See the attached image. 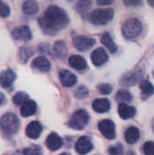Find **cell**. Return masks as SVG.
<instances>
[{"mask_svg": "<svg viewBox=\"0 0 154 155\" xmlns=\"http://www.w3.org/2000/svg\"><path fill=\"white\" fill-rule=\"evenodd\" d=\"M73 44L79 52H85L90 48H92L96 44V40L93 37L78 35L74 37Z\"/></svg>", "mask_w": 154, "mask_h": 155, "instance_id": "8992f818", "label": "cell"}, {"mask_svg": "<svg viewBox=\"0 0 154 155\" xmlns=\"http://www.w3.org/2000/svg\"><path fill=\"white\" fill-rule=\"evenodd\" d=\"M143 95L146 98L150 97L154 94V86L149 81H143L140 84Z\"/></svg>", "mask_w": 154, "mask_h": 155, "instance_id": "4316f807", "label": "cell"}, {"mask_svg": "<svg viewBox=\"0 0 154 155\" xmlns=\"http://www.w3.org/2000/svg\"><path fill=\"white\" fill-rule=\"evenodd\" d=\"M39 5L35 0H26L23 5V11L25 15H34L38 12Z\"/></svg>", "mask_w": 154, "mask_h": 155, "instance_id": "603a6c76", "label": "cell"}, {"mask_svg": "<svg viewBox=\"0 0 154 155\" xmlns=\"http://www.w3.org/2000/svg\"><path fill=\"white\" fill-rule=\"evenodd\" d=\"M125 140L129 144H133L137 143V141L140 139V131L137 127L135 126H131L129 127L126 132H125Z\"/></svg>", "mask_w": 154, "mask_h": 155, "instance_id": "44dd1931", "label": "cell"}, {"mask_svg": "<svg viewBox=\"0 0 154 155\" xmlns=\"http://www.w3.org/2000/svg\"><path fill=\"white\" fill-rule=\"evenodd\" d=\"M148 2L152 6H154V0H148Z\"/></svg>", "mask_w": 154, "mask_h": 155, "instance_id": "ab89813d", "label": "cell"}, {"mask_svg": "<svg viewBox=\"0 0 154 155\" xmlns=\"http://www.w3.org/2000/svg\"><path fill=\"white\" fill-rule=\"evenodd\" d=\"M45 143L50 151L55 152L61 149V147L63 146V140L56 133H51L46 138Z\"/></svg>", "mask_w": 154, "mask_h": 155, "instance_id": "7c38bea8", "label": "cell"}, {"mask_svg": "<svg viewBox=\"0 0 154 155\" xmlns=\"http://www.w3.org/2000/svg\"><path fill=\"white\" fill-rule=\"evenodd\" d=\"M38 21L44 33L52 35L68 25L69 17L63 8L56 5H51Z\"/></svg>", "mask_w": 154, "mask_h": 155, "instance_id": "6da1fadb", "label": "cell"}, {"mask_svg": "<svg viewBox=\"0 0 154 155\" xmlns=\"http://www.w3.org/2000/svg\"><path fill=\"white\" fill-rule=\"evenodd\" d=\"M114 12L111 8L95 9L91 14V21L95 25H105L113 20Z\"/></svg>", "mask_w": 154, "mask_h": 155, "instance_id": "277c9868", "label": "cell"}, {"mask_svg": "<svg viewBox=\"0 0 154 155\" xmlns=\"http://www.w3.org/2000/svg\"><path fill=\"white\" fill-rule=\"evenodd\" d=\"M108 153L113 155L121 154V153H123V146L121 144H116V145L111 146L108 150Z\"/></svg>", "mask_w": 154, "mask_h": 155, "instance_id": "836d02e7", "label": "cell"}, {"mask_svg": "<svg viewBox=\"0 0 154 155\" xmlns=\"http://www.w3.org/2000/svg\"><path fill=\"white\" fill-rule=\"evenodd\" d=\"M32 65L41 72H48L51 69V64L44 56H38L34 58Z\"/></svg>", "mask_w": 154, "mask_h": 155, "instance_id": "ffe728a7", "label": "cell"}, {"mask_svg": "<svg viewBox=\"0 0 154 155\" xmlns=\"http://www.w3.org/2000/svg\"><path fill=\"white\" fill-rule=\"evenodd\" d=\"M36 109H37L36 103L34 100L28 99L21 105L20 114L23 117H28L34 115L36 112Z\"/></svg>", "mask_w": 154, "mask_h": 155, "instance_id": "2e32d148", "label": "cell"}, {"mask_svg": "<svg viewBox=\"0 0 154 155\" xmlns=\"http://www.w3.org/2000/svg\"><path fill=\"white\" fill-rule=\"evenodd\" d=\"M99 131L101 134L109 140H113L116 136V129H115V124L113 121L109 119L103 120L99 123L98 124Z\"/></svg>", "mask_w": 154, "mask_h": 155, "instance_id": "52a82bcc", "label": "cell"}, {"mask_svg": "<svg viewBox=\"0 0 154 155\" xmlns=\"http://www.w3.org/2000/svg\"><path fill=\"white\" fill-rule=\"evenodd\" d=\"M143 72H130L123 75V77L120 80V84L125 87H131L135 84H137L141 79L143 78Z\"/></svg>", "mask_w": 154, "mask_h": 155, "instance_id": "ba28073f", "label": "cell"}, {"mask_svg": "<svg viewBox=\"0 0 154 155\" xmlns=\"http://www.w3.org/2000/svg\"><path fill=\"white\" fill-rule=\"evenodd\" d=\"M48 49H49V45L48 44H43V45H40V51H42L43 53H49Z\"/></svg>", "mask_w": 154, "mask_h": 155, "instance_id": "74e56055", "label": "cell"}, {"mask_svg": "<svg viewBox=\"0 0 154 155\" xmlns=\"http://www.w3.org/2000/svg\"><path fill=\"white\" fill-rule=\"evenodd\" d=\"M101 42L112 54H114L118 50L117 45L113 42V38H112V36L110 35L109 33H104L103 35V36L101 38Z\"/></svg>", "mask_w": 154, "mask_h": 155, "instance_id": "7402d4cb", "label": "cell"}, {"mask_svg": "<svg viewBox=\"0 0 154 155\" xmlns=\"http://www.w3.org/2000/svg\"><path fill=\"white\" fill-rule=\"evenodd\" d=\"M43 132V126L41 125V124L39 122L34 121L31 122L25 130V134L27 135V137L31 138V139H37L40 137L41 134Z\"/></svg>", "mask_w": 154, "mask_h": 155, "instance_id": "9a60e30c", "label": "cell"}, {"mask_svg": "<svg viewBox=\"0 0 154 155\" xmlns=\"http://www.w3.org/2000/svg\"><path fill=\"white\" fill-rule=\"evenodd\" d=\"M90 5V2H87V0H81V2H79V4L77 5L76 8L78 11H84L85 9L88 8Z\"/></svg>", "mask_w": 154, "mask_h": 155, "instance_id": "d590c367", "label": "cell"}, {"mask_svg": "<svg viewBox=\"0 0 154 155\" xmlns=\"http://www.w3.org/2000/svg\"><path fill=\"white\" fill-rule=\"evenodd\" d=\"M5 103V96L3 93L0 92V106L3 105Z\"/></svg>", "mask_w": 154, "mask_h": 155, "instance_id": "f35d334b", "label": "cell"}, {"mask_svg": "<svg viewBox=\"0 0 154 155\" xmlns=\"http://www.w3.org/2000/svg\"><path fill=\"white\" fill-rule=\"evenodd\" d=\"M98 90L99 92L102 94H109L112 93V90H113V87L108 84H102L98 86Z\"/></svg>", "mask_w": 154, "mask_h": 155, "instance_id": "1f68e13d", "label": "cell"}, {"mask_svg": "<svg viewBox=\"0 0 154 155\" xmlns=\"http://www.w3.org/2000/svg\"><path fill=\"white\" fill-rule=\"evenodd\" d=\"M152 130L154 131V119L152 120Z\"/></svg>", "mask_w": 154, "mask_h": 155, "instance_id": "60d3db41", "label": "cell"}, {"mask_svg": "<svg viewBox=\"0 0 154 155\" xmlns=\"http://www.w3.org/2000/svg\"><path fill=\"white\" fill-rule=\"evenodd\" d=\"M33 50L29 47L23 46L18 50V59L22 64H25L33 55Z\"/></svg>", "mask_w": 154, "mask_h": 155, "instance_id": "d4e9b609", "label": "cell"}, {"mask_svg": "<svg viewBox=\"0 0 154 155\" xmlns=\"http://www.w3.org/2000/svg\"><path fill=\"white\" fill-rule=\"evenodd\" d=\"M93 109L99 113V114H104L108 112L111 108V104L108 99L106 98H100L96 99L93 102Z\"/></svg>", "mask_w": 154, "mask_h": 155, "instance_id": "ac0fdd59", "label": "cell"}, {"mask_svg": "<svg viewBox=\"0 0 154 155\" xmlns=\"http://www.w3.org/2000/svg\"><path fill=\"white\" fill-rule=\"evenodd\" d=\"M143 153L146 155H154V142H147L144 143Z\"/></svg>", "mask_w": 154, "mask_h": 155, "instance_id": "4dcf8cb0", "label": "cell"}, {"mask_svg": "<svg viewBox=\"0 0 154 155\" xmlns=\"http://www.w3.org/2000/svg\"><path fill=\"white\" fill-rule=\"evenodd\" d=\"M69 64L74 68L75 70H78V71H83L84 69H86L87 67V63L85 61V59L84 57H82L81 55H72L70 56L69 58Z\"/></svg>", "mask_w": 154, "mask_h": 155, "instance_id": "d6986e66", "label": "cell"}, {"mask_svg": "<svg viewBox=\"0 0 154 155\" xmlns=\"http://www.w3.org/2000/svg\"><path fill=\"white\" fill-rule=\"evenodd\" d=\"M29 99V96L25 92H19L15 94L13 97V103L16 105H22L25 101Z\"/></svg>", "mask_w": 154, "mask_h": 155, "instance_id": "83f0119b", "label": "cell"}, {"mask_svg": "<svg viewBox=\"0 0 154 155\" xmlns=\"http://www.w3.org/2000/svg\"><path fill=\"white\" fill-rule=\"evenodd\" d=\"M89 118L90 116L86 111L79 110L72 115L68 124L72 129L80 131V130H83L85 127V125L88 124Z\"/></svg>", "mask_w": 154, "mask_h": 155, "instance_id": "5b68a950", "label": "cell"}, {"mask_svg": "<svg viewBox=\"0 0 154 155\" xmlns=\"http://www.w3.org/2000/svg\"><path fill=\"white\" fill-rule=\"evenodd\" d=\"M115 99L119 104H127L133 101V95L126 90H120L117 92Z\"/></svg>", "mask_w": 154, "mask_h": 155, "instance_id": "484cf974", "label": "cell"}, {"mask_svg": "<svg viewBox=\"0 0 154 155\" xmlns=\"http://www.w3.org/2000/svg\"><path fill=\"white\" fill-rule=\"evenodd\" d=\"M143 31L142 22L135 17L128 19L123 25L122 32L123 35L126 39H133L141 35Z\"/></svg>", "mask_w": 154, "mask_h": 155, "instance_id": "7a4b0ae2", "label": "cell"}, {"mask_svg": "<svg viewBox=\"0 0 154 155\" xmlns=\"http://www.w3.org/2000/svg\"><path fill=\"white\" fill-rule=\"evenodd\" d=\"M123 3L127 6H140L143 5V0H123Z\"/></svg>", "mask_w": 154, "mask_h": 155, "instance_id": "e575fe53", "label": "cell"}, {"mask_svg": "<svg viewBox=\"0 0 154 155\" xmlns=\"http://www.w3.org/2000/svg\"><path fill=\"white\" fill-rule=\"evenodd\" d=\"M93 145L87 136H83L75 143V150L79 154H87L93 151Z\"/></svg>", "mask_w": 154, "mask_h": 155, "instance_id": "30bf717a", "label": "cell"}, {"mask_svg": "<svg viewBox=\"0 0 154 155\" xmlns=\"http://www.w3.org/2000/svg\"><path fill=\"white\" fill-rule=\"evenodd\" d=\"M10 15V7L0 0V16L1 17H7Z\"/></svg>", "mask_w": 154, "mask_h": 155, "instance_id": "f546056e", "label": "cell"}, {"mask_svg": "<svg viewBox=\"0 0 154 155\" xmlns=\"http://www.w3.org/2000/svg\"><path fill=\"white\" fill-rule=\"evenodd\" d=\"M89 94V89L84 86V85H81L79 86L75 92H74V96L77 98V99H84L85 98L87 95Z\"/></svg>", "mask_w": 154, "mask_h": 155, "instance_id": "f1b7e54d", "label": "cell"}, {"mask_svg": "<svg viewBox=\"0 0 154 155\" xmlns=\"http://www.w3.org/2000/svg\"><path fill=\"white\" fill-rule=\"evenodd\" d=\"M61 83L65 87H72L77 83V77L74 74L68 70H62L59 73Z\"/></svg>", "mask_w": 154, "mask_h": 155, "instance_id": "5bb4252c", "label": "cell"}, {"mask_svg": "<svg viewBox=\"0 0 154 155\" xmlns=\"http://www.w3.org/2000/svg\"><path fill=\"white\" fill-rule=\"evenodd\" d=\"M19 125L20 123L17 116L10 113L5 114L0 121L1 129L7 135L15 134L19 130Z\"/></svg>", "mask_w": 154, "mask_h": 155, "instance_id": "3957f363", "label": "cell"}, {"mask_svg": "<svg viewBox=\"0 0 154 155\" xmlns=\"http://www.w3.org/2000/svg\"><path fill=\"white\" fill-rule=\"evenodd\" d=\"M24 154L25 155H36L42 153V151L39 147L37 146H34V147H29L24 150Z\"/></svg>", "mask_w": 154, "mask_h": 155, "instance_id": "d6a6232c", "label": "cell"}, {"mask_svg": "<svg viewBox=\"0 0 154 155\" xmlns=\"http://www.w3.org/2000/svg\"><path fill=\"white\" fill-rule=\"evenodd\" d=\"M118 113L122 119L128 120L135 116L136 109L133 106H130L126 104H120L118 107Z\"/></svg>", "mask_w": 154, "mask_h": 155, "instance_id": "e0dca14e", "label": "cell"}, {"mask_svg": "<svg viewBox=\"0 0 154 155\" xmlns=\"http://www.w3.org/2000/svg\"><path fill=\"white\" fill-rule=\"evenodd\" d=\"M54 52L55 55L61 59L64 58L67 54V46L64 41H57L54 45Z\"/></svg>", "mask_w": 154, "mask_h": 155, "instance_id": "cb8c5ba5", "label": "cell"}, {"mask_svg": "<svg viewBox=\"0 0 154 155\" xmlns=\"http://www.w3.org/2000/svg\"><path fill=\"white\" fill-rule=\"evenodd\" d=\"M96 1L97 4L100 5H110L114 2V0H96Z\"/></svg>", "mask_w": 154, "mask_h": 155, "instance_id": "8d00e7d4", "label": "cell"}, {"mask_svg": "<svg viewBox=\"0 0 154 155\" xmlns=\"http://www.w3.org/2000/svg\"><path fill=\"white\" fill-rule=\"evenodd\" d=\"M108 58H109V56H108L106 51L102 47L95 49L91 54L92 62L95 66H101V65L104 64L108 61Z\"/></svg>", "mask_w": 154, "mask_h": 155, "instance_id": "8fae6325", "label": "cell"}, {"mask_svg": "<svg viewBox=\"0 0 154 155\" xmlns=\"http://www.w3.org/2000/svg\"><path fill=\"white\" fill-rule=\"evenodd\" d=\"M153 76H154V73H153Z\"/></svg>", "mask_w": 154, "mask_h": 155, "instance_id": "b9f144b4", "label": "cell"}, {"mask_svg": "<svg viewBox=\"0 0 154 155\" xmlns=\"http://www.w3.org/2000/svg\"><path fill=\"white\" fill-rule=\"evenodd\" d=\"M12 35L15 40L24 41V42L30 41L33 37L32 32L27 25H21V26L15 27L12 31Z\"/></svg>", "mask_w": 154, "mask_h": 155, "instance_id": "9c48e42d", "label": "cell"}, {"mask_svg": "<svg viewBox=\"0 0 154 155\" xmlns=\"http://www.w3.org/2000/svg\"><path fill=\"white\" fill-rule=\"evenodd\" d=\"M15 79V73L11 69H6L3 71L0 74V85L3 88H8L14 84Z\"/></svg>", "mask_w": 154, "mask_h": 155, "instance_id": "4fadbf2b", "label": "cell"}]
</instances>
